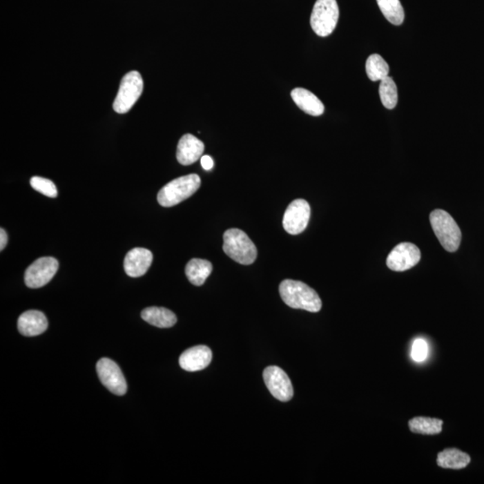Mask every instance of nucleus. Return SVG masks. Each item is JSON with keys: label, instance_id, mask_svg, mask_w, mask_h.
Instances as JSON below:
<instances>
[{"label": "nucleus", "instance_id": "7ed1b4c3", "mask_svg": "<svg viewBox=\"0 0 484 484\" xmlns=\"http://www.w3.org/2000/svg\"><path fill=\"white\" fill-rule=\"evenodd\" d=\"M200 185L201 180L197 174H188L171 180L159 191L158 203L164 207L176 206L194 195Z\"/></svg>", "mask_w": 484, "mask_h": 484}, {"label": "nucleus", "instance_id": "a878e982", "mask_svg": "<svg viewBox=\"0 0 484 484\" xmlns=\"http://www.w3.org/2000/svg\"><path fill=\"white\" fill-rule=\"evenodd\" d=\"M201 165H202L203 169L206 171H210L213 169V160L211 156L203 155L202 157H201Z\"/></svg>", "mask_w": 484, "mask_h": 484}, {"label": "nucleus", "instance_id": "393cba45", "mask_svg": "<svg viewBox=\"0 0 484 484\" xmlns=\"http://www.w3.org/2000/svg\"><path fill=\"white\" fill-rule=\"evenodd\" d=\"M429 354L428 344L425 339L418 338L414 342L412 347V359L416 362H423L427 359Z\"/></svg>", "mask_w": 484, "mask_h": 484}, {"label": "nucleus", "instance_id": "423d86ee", "mask_svg": "<svg viewBox=\"0 0 484 484\" xmlns=\"http://www.w3.org/2000/svg\"><path fill=\"white\" fill-rule=\"evenodd\" d=\"M144 81L139 72L131 71L123 77L118 95L113 102V110L117 113L125 114L132 109L142 95Z\"/></svg>", "mask_w": 484, "mask_h": 484}, {"label": "nucleus", "instance_id": "f3484780", "mask_svg": "<svg viewBox=\"0 0 484 484\" xmlns=\"http://www.w3.org/2000/svg\"><path fill=\"white\" fill-rule=\"evenodd\" d=\"M141 317L147 323L160 329H169L177 323L176 315L170 309L160 307H149L144 309Z\"/></svg>", "mask_w": 484, "mask_h": 484}, {"label": "nucleus", "instance_id": "39448f33", "mask_svg": "<svg viewBox=\"0 0 484 484\" xmlns=\"http://www.w3.org/2000/svg\"><path fill=\"white\" fill-rule=\"evenodd\" d=\"M339 8L336 0H317L311 17V26L315 34L327 37L338 25Z\"/></svg>", "mask_w": 484, "mask_h": 484}, {"label": "nucleus", "instance_id": "a211bd4d", "mask_svg": "<svg viewBox=\"0 0 484 484\" xmlns=\"http://www.w3.org/2000/svg\"><path fill=\"white\" fill-rule=\"evenodd\" d=\"M213 271L210 261L193 258L186 266L185 273L188 281L195 287H201Z\"/></svg>", "mask_w": 484, "mask_h": 484}, {"label": "nucleus", "instance_id": "6ab92c4d", "mask_svg": "<svg viewBox=\"0 0 484 484\" xmlns=\"http://www.w3.org/2000/svg\"><path fill=\"white\" fill-rule=\"evenodd\" d=\"M470 461V456L467 453L456 449L442 451L438 454L437 459L438 467L456 470L467 467Z\"/></svg>", "mask_w": 484, "mask_h": 484}, {"label": "nucleus", "instance_id": "f257e3e1", "mask_svg": "<svg viewBox=\"0 0 484 484\" xmlns=\"http://www.w3.org/2000/svg\"><path fill=\"white\" fill-rule=\"evenodd\" d=\"M279 293L285 304L291 308L309 312H318L322 308L318 294L304 282L287 279L281 282Z\"/></svg>", "mask_w": 484, "mask_h": 484}, {"label": "nucleus", "instance_id": "412c9836", "mask_svg": "<svg viewBox=\"0 0 484 484\" xmlns=\"http://www.w3.org/2000/svg\"><path fill=\"white\" fill-rule=\"evenodd\" d=\"M366 72L369 79L374 82H380L384 78L389 77V66L383 57L378 54H372L367 59Z\"/></svg>", "mask_w": 484, "mask_h": 484}, {"label": "nucleus", "instance_id": "f8f14e48", "mask_svg": "<svg viewBox=\"0 0 484 484\" xmlns=\"http://www.w3.org/2000/svg\"><path fill=\"white\" fill-rule=\"evenodd\" d=\"M153 262V253L148 249L135 248L128 252L124 260L126 273L130 278H140L148 271Z\"/></svg>", "mask_w": 484, "mask_h": 484}, {"label": "nucleus", "instance_id": "9b49d317", "mask_svg": "<svg viewBox=\"0 0 484 484\" xmlns=\"http://www.w3.org/2000/svg\"><path fill=\"white\" fill-rule=\"evenodd\" d=\"M420 260L419 248L413 243L403 242L390 252L387 258V264L393 271L404 272L413 269Z\"/></svg>", "mask_w": 484, "mask_h": 484}, {"label": "nucleus", "instance_id": "dca6fc26", "mask_svg": "<svg viewBox=\"0 0 484 484\" xmlns=\"http://www.w3.org/2000/svg\"><path fill=\"white\" fill-rule=\"evenodd\" d=\"M291 98L300 110L309 115L318 117L322 115L324 104L313 93L304 88H294L291 93Z\"/></svg>", "mask_w": 484, "mask_h": 484}, {"label": "nucleus", "instance_id": "1a4fd4ad", "mask_svg": "<svg viewBox=\"0 0 484 484\" xmlns=\"http://www.w3.org/2000/svg\"><path fill=\"white\" fill-rule=\"evenodd\" d=\"M263 378L264 384L273 398L281 402H288L293 398V384L281 368L278 366L267 367L264 371Z\"/></svg>", "mask_w": 484, "mask_h": 484}, {"label": "nucleus", "instance_id": "2eb2a0df", "mask_svg": "<svg viewBox=\"0 0 484 484\" xmlns=\"http://www.w3.org/2000/svg\"><path fill=\"white\" fill-rule=\"evenodd\" d=\"M19 332L25 336H36L46 331L48 320L43 312L28 311L23 312L17 321Z\"/></svg>", "mask_w": 484, "mask_h": 484}, {"label": "nucleus", "instance_id": "f03ea898", "mask_svg": "<svg viewBox=\"0 0 484 484\" xmlns=\"http://www.w3.org/2000/svg\"><path fill=\"white\" fill-rule=\"evenodd\" d=\"M222 249L231 260L245 266L253 264L257 260L258 249L254 242L244 231L235 228L225 231Z\"/></svg>", "mask_w": 484, "mask_h": 484}, {"label": "nucleus", "instance_id": "b1692460", "mask_svg": "<svg viewBox=\"0 0 484 484\" xmlns=\"http://www.w3.org/2000/svg\"><path fill=\"white\" fill-rule=\"evenodd\" d=\"M30 183H31L32 188L46 195V197L51 198L58 197V189H57L56 185L50 180L35 176L32 177L31 180H30Z\"/></svg>", "mask_w": 484, "mask_h": 484}, {"label": "nucleus", "instance_id": "aec40b11", "mask_svg": "<svg viewBox=\"0 0 484 484\" xmlns=\"http://www.w3.org/2000/svg\"><path fill=\"white\" fill-rule=\"evenodd\" d=\"M443 422L436 418L416 417L409 422V427L414 434L436 435L441 434Z\"/></svg>", "mask_w": 484, "mask_h": 484}, {"label": "nucleus", "instance_id": "5701e85b", "mask_svg": "<svg viewBox=\"0 0 484 484\" xmlns=\"http://www.w3.org/2000/svg\"><path fill=\"white\" fill-rule=\"evenodd\" d=\"M378 93L385 108L392 110L396 106L398 101V87L392 78L387 77L380 81Z\"/></svg>", "mask_w": 484, "mask_h": 484}, {"label": "nucleus", "instance_id": "bb28decb", "mask_svg": "<svg viewBox=\"0 0 484 484\" xmlns=\"http://www.w3.org/2000/svg\"><path fill=\"white\" fill-rule=\"evenodd\" d=\"M8 234L6 231L1 228L0 230V251H3L8 243Z\"/></svg>", "mask_w": 484, "mask_h": 484}, {"label": "nucleus", "instance_id": "9d476101", "mask_svg": "<svg viewBox=\"0 0 484 484\" xmlns=\"http://www.w3.org/2000/svg\"><path fill=\"white\" fill-rule=\"evenodd\" d=\"M311 206L304 200H296L287 207L282 219L284 230L291 235L302 233L308 226Z\"/></svg>", "mask_w": 484, "mask_h": 484}, {"label": "nucleus", "instance_id": "ddd939ff", "mask_svg": "<svg viewBox=\"0 0 484 484\" xmlns=\"http://www.w3.org/2000/svg\"><path fill=\"white\" fill-rule=\"evenodd\" d=\"M212 351L206 345H197L186 350L180 357V365L184 371H202L211 363Z\"/></svg>", "mask_w": 484, "mask_h": 484}, {"label": "nucleus", "instance_id": "0eeeda50", "mask_svg": "<svg viewBox=\"0 0 484 484\" xmlns=\"http://www.w3.org/2000/svg\"><path fill=\"white\" fill-rule=\"evenodd\" d=\"M59 261L51 257L39 258L26 269L25 282L27 287L37 289L43 287L56 275Z\"/></svg>", "mask_w": 484, "mask_h": 484}, {"label": "nucleus", "instance_id": "20e7f679", "mask_svg": "<svg viewBox=\"0 0 484 484\" xmlns=\"http://www.w3.org/2000/svg\"><path fill=\"white\" fill-rule=\"evenodd\" d=\"M429 221L441 246L449 252L458 251L461 243L462 233L452 216L444 210L437 209L432 212Z\"/></svg>", "mask_w": 484, "mask_h": 484}, {"label": "nucleus", "instance_id": "4be33fe9", "mask_svg": "<svg viewBox=\"0 0 484 484\" xmlns=\"http://www.w3.org/2000/svg\"><path fill=\"white\" fill-rule=\"evenodd\" d=\"M384 17L392 25H402L405 20V11L400 0H377Z\"/></svg>", "mask_w": 484, "mask_h": 484}, {"label": "nucleus", "instance_id": "4468645a", "mask_svg": "<svg viewBox=\"0 0 484 484\" xmlns=\"http://www.w3.org/2000/svg\"><path fill=\"white\" fill-rule=\"evenodd\" d=\"M204 145L202 141L191 134H186L180 138L177 147V160L180 164H193L202 156Z\"/></svg>", "mask_w": 484, "mask_h": 484}, {"label": "nucleus", "instance_id": "6e6552de", "mask_svg": "<svg viewBox=\"0 0 484 484\" xmlns=\"http://www.w3.org/2000/svg\"><path fill=\"white\" fill-rule=\"evenodd\" d=\"M101 383L111 393L123 396L127 393L128 385L122 369L115 362L108 358H102L96 365Z\"/></svg>", "mask_w": 484, "mask_h": 484}]
</instances>
